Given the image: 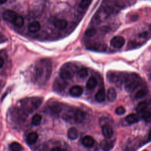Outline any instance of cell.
Returning <instances> with one entry per match:
<instances>
[{
  "mask_svg": "<svg viewBox=\"0 0 151 151\" xmlns=\"http://www.w3.org/2000/svg\"><path fill=\"white\" fill-rule=\"evenodd\" d=\"M51 73V66L50 61L41 60L36 67V75L37 78L42 83L48 80Z\"/></svg>",
  "mask_w": 151,
  "mask_h": 151,
  "instance_id": "obj_1",
  "label": "cell"
},
{
  "mask_svg": "<svg viewBox=\"0 0 151 151\" xmlns=\"http://www.w3.org/2000/svg\"><path fill=\"white\" fill-rule=\"evenodd\" d=\"M139 83L140 78L137 75L135 74L128 75L125 79V89L127 91H132L139 86Z\"/></svg>",
  "mask_w": 151,
  "mask_h": 151,
  "instance_id": "obj_2",
  "label": "cell"
},
{
  "mask_svg": "<svg viewBox=\"0 0 151 151\" xmlns=\"http://www.w3.org/2000/svg\"><path fill=\"white\" fill-rule=\"evenodd\" d=\"M75 73L74 65L71 64H66L63 65L60 71V76L64 80H69L71 78Z\"/></svg>",
  "mask_w": 151,
  "mask_h": 151,
  "instance_id": "obj_3",
  "label": "cell"
},
{
  "mask_svg": "<svg viewBox=\"0 0 151 151\" xmlns=\"http://www.w3.org/2000/svg\"><path fill=\"white\" fill-rule=\"evenodd\" d=\"M31 104H24V108L28 111L31 112L37 109L41 104L42 99L39 98H32L27 100Z\"/></svg>",
  "mask_w": 151,
  "mask_h": 151,
  "instance_id": "obj_4",
  "label": "cell"
},
{
  "mask_svg": "<svg viewBox=\"0 0 151 151\" xmlns=\"http://www.w3.org/2000/svg\"><path fill=\"white\" fill-rule=\"evenodd\" d=\"M67 83L66 82L65 80H64L61 77L60 78H57L54 81L53 88L55 91L60 92L64 90V89L67 86Z\"/></svg>",
  "mask_w": 151,
  "mask_h": 151,
  "instance_id": "obj_5",
  "label": "cell"
},
{
  "mask_svg": "<svg viewBox=\"0 0 151 151\" xmlns=\"http://www.w3.org/2000/svg\"><path fill=\"white\" fill-rule=\"evenodd\" d=\"M124 43L125 40L122 36H115L110 40V45L115 48H120L124 45Z\"/></svg>",
  "mask_w": 151,
  "mask_h": 151,
  "instance_id": "obj_6",
  "label": "cell"
},
{
  "mask_svg": "<svg viewBox=\"0 0 151 151\" xmlns=\"http://www.w3.org/2000/svg\"><path fill=\"white\" fill-rule=\"evenodd\" d=\"M87 48L92 51H104L107 48V45L103 43H91L87 45Z\"/></svg>",
  "mask_w": 151,
  "mask_h": 151,
  "instance_id": "obj_7",
  "label": "cell"
},
{
  "mask_svg": "<svg viewBox=\"0 0 151 151\" xmlns=\"http://www.w3.org/2000/svg\"><path fill=\"white\" fill-rule=\"evenodd\" d=\"M85 119V113L81 109H76L73 113V120L77 123L83 122Z\"/></svg>",
  "mask_w": 151,
  "mask_h": 151,
  "instance_id": "obj_8",
  "label": "cell"
},
{
  "mask_svg": "<svg viewBox=\"0 0 151 151\" xmlns=\"http://www.w3.org/2000/svg\"><path fill=\"white\" fill-rule=\"evenodd\" d=\"M18 14L16 12H15L13 10L11 9H7L2 14V17L3 18L8 21L9 22H13L15 18L17 17Z\"/></svg>",
  "mask_w": 151,
  "mask_h": 151,
  "instance_id": "obj_9",
  "label": "cell"
},
{
  "mask_svg": "<svg viewBox=\"0 0 151 151\" xmlns=\"http://www.w3.org/2000/svg\"><path fill=\"white\" fill-rule=\"evenodd\" d=\"M82 144L86 147H92L94 145V139L90 135L85 136L82 139Z\"/></svg>",
  "mask_w": 151,
  "mask_h": 151,
  "instance_id": "obj_10",
  "label": "cell"
},
{
  "mask_svg": "<svg viewBox=\"0 0 151 151\" xmlns=\"http://www.w3.org/2000/svg\"><path fill=\"white\" fill-rule=\"evenodd\" d=\"M114 146V141L110 140L109 139L103 140L100 143V147L104 150H109Z\"/></svg>",
  "mask_w": 151,
  "mask_h": 151,
  "instance_id": "obj_11",
  "label": "cell"
},
{
  "mask_svg": "<svg viewBox=\"0 0 151 151\" xmlns=\"http://www.w3.org/2000/svg\"><path fill=\"white\" fill-rule=\"evenodd\" d=\"M83 93V88L80 86H74L70 90V94L73 97H79Z\"/></svg>",
  "mask_w": 151,
  "mask_h": 151,
  "instance_id": "obj_12",
  "label": "cell"
},
{
  "mask_svg": "<svg viewBox=\"0 0 151 151\" xmlns=\"http://www.w3.org/2000/svg\"><path fill=\"white\" fill-rule=\"evenodd\" d=\"M102 133L106 139H110L113 134V131L110 126L105 124L102 127Z\"/></svg>",
  "mask_w": 151,
  "mask_h": 151,
  "instance_id": "obj_13",
  "label": "cell"
},
{
  "mask_svg": "<svg viewBox=\"0 0 151 151\" xmlns=\"http://www.w3.org/2000/svg\"><path fill=\"white\" fill-rule=\"evenodd\" d=\"M41 25L38 21H33L29 23L28 25V30L30 32H36L40 30Z\"/></svg>",
  "mask_w": 151,
  "mask_h": 151,
  "instance_id": "obj_14",
  "label": "cell"
},
{
  "mask_svg": "<svg viewBox=\"0 0 151 151\" xmlns=\"http://www.w3.org/2000/svg\"><path fill=\"white\" fill-rule=\"evenodd\" d=\"M67 21L64 19H58L54 21V26L59 29H64L67 26Z\"/></svg>",
  "mask_w": 151,
  "mask_h": 151,
  "instance_id": "obj_15",
  "label": "cell"
},
{
  "mask_svg": "<svg viewBox=\"0 0 151 151\" xmlns=\"http://www.w3.org/2000/svg\"><path fill=\"white\" fill-rule=\"evenodd\" d=\"M106 99V93L104 88H100L95 95V99L98 102H103Z\"/></svg>",
  "mask_w": 151,
  "mask_h": 151,
  "instance_id": "obj_16",
  "label": "cell"
},
{
  "mask_svg": "<svg viewBox=\"0 0 151 151\" xmlns=\"http://www.w3.org/2000/svg\"><path fill=\"white\" fill-rule=\"evenodd\" d=\"M107 77L109 81L113 83H119L121 80L120 75H119V74L117 73H109L107 76Z\"/></svg>",
  "mask_w": 151,
  "mask_h": 151,
  "instance_id": "obj_17",
  "label": "cell"
},
{
  "mask_svg": "<svg viewBox=\"0 0 151 151\" xmlns=\"http://www.w3.org/2000/svg\"><path fill=\"white\" fill-rule=\"evenodd\" d=\"M67 136L68 139L71 140L76 139L78 136V133L77 129L74 127H72L70 128L67 132Z\"/></svg>",
  "mask_w": 151,
  "mask_h": 151,
  "instance_id": "obj_18",
  "label": "cell"
},
{
  "mask_svg": "<svg viewBox=\"0 0 151 151\" xmlns=\"http://www.w3.org/2000/svg\"><path fill=\"white\" fill-rule=\"evenodd\" d=\"M140 118L139 116L137 114H135V113L130 114L127 115L125 118L126 121L127 122H128L129 123H136V122H139L140 120Z\"/></svg>",
  "mask_w": 151,
  "mask_h": 151,
  "instance_id": "obj_19",
  "label": "cell"
},
{
  "mask_svg": "<svg viewBox=\"0 0 151 151\" xmlns=\"http://www.w3.org/2000/svg\"><path fill=\"white\" fill-rule=\"evenodd\" d=\"M38 137V134L35 132H32L29 133L28 134L27 137V141L28 144L32 145L37 142Z\"/></svg>",
  "mask_w": 151,
  "mask_h": 151,
  "instance_id": "obj_20",
  "label": "cell"
},
{
  "mask_svg": "<svg viewBox=\"0 0 151 151\" xmlns=\"http://www.w3.org/2000/svg\"><path fill=\"white\" fill-rule=\"evenodd\" d=\"M117 97V93L114 88L111 87L107 91V99L110 102L114 101Z\"/></svg>",
  "mask_w": 151,
  "mask_h": 151,
  "instance_id": "obj_21",
  "label": "cell"
},
{
  "mask_svg": "<svg viewBox=\"0 0 151 151\" xmlns=\"http://www.w3.org/2000/svg\"><path fill=\"white\" fill-rule=\"evenodd\" d=\"M97 84V81L96 79L94 77H91L88 80L86 83V87L88 90H92L96 87Z\"/></svg>",
  "mask_w": 151,
  "mask_h": 151,
  "instance_id": "obj_22",
  "label": "cell"
},
{
  "mask_svg": "<svg viewBox=\"0 0 151 151\" xmlns=\"http://www.w3.org/2000/svg\"><path fill=\"white\" fill-rule=\"evenodd\" d=\"M12 22L15 26L18 27H21L24 24V19L21 15H17Z\"/></svg>",
  "mask_w": 151,
  "mask_h": 151,
  "instance_id": "obj_23",
  "label": "cell"
},
{
  "mask_svg": "<svg viewBox=\"0 0 151 151\" xmlns=\"http://www.w3.org/2000/svg\"><path fill=\"white\" fill-rule=\"evenodd\" d=\"M9 149L12 151H20L23 149L22 146L19 143L16 142L11 143L9 146Z\"/></svg>",
  "mask_w": 151,
  "mask_h": 151,
  "instance_id": "obj_24",
  "label": "cell"
},
{
  "mask_svg": "<svg viewBox=\"0 0 151 151\" xmlns=\"http://www.w3.org/2000/svg\"><path fill=\"white\" fill-rule=\"evenodd\" d=\"M147 103L145 101H143L139 103V104L136 107V110L138 113H142L143 111L146 110V109H147Z\"/></svg>",
  "mask_w": 151,
  "mask_h": 151,
  "instance_id": "obj_25",
  "label": "cell"
},
{
  "mask_svg": "<svg viewBox=\"0 0 151 151\" xmlns=\"http://www.w3.org/2000/svg\"><path fill=\"white\" fill-rule=\"evenodd\" d=\"M42 120V116L40 114H35L32 118V124L34 126L39 125Z\"/></svg>",
  "mask_w": 151,
  "mask_h": 151,
  "instance_id": "obj_26",
  "label": "cell"
},
{
  "mask_svg": "<svg viewBox=\"0 0 151 151\" xmlns=\"http://www.w3.org/2000/svg\"><path fill=\"white\" fill-rule=\"evenodd\" d=\"M147 93V91L145 89H141L137 91V93L135 94V98L136 99H141L146 96Z\"/></svg>",
  "mask_w": 151,
  "mask_h": 151,
  "instance_id": "obj_27",
  "label": "cell"
},
{
  "mask_svg": "<svg viewBox=\"0 0 151 151\" xmlns=\"http://www.w3.org/2000/svg\"><path fill=\"white\" fill-rule=\"evenodd\" d=\"M91 2L92 0H81L79 4V6L80 8L84 9L88 7L91 4Z\"/></svg>",
  "mask_w": 151,
  "mask_h": 151,
  "instance_id": "obj_28",
  "label": "cell"
},
{
  "mask_svg": "<svg viewBox=\"0 0 151 151\" xmlns=\"http://www.w3.org/2000/svg\"><path fill=\"white\" fill-rule=\"evenodd\" d=\"M87 75H88V70L87 68H83L80 69L78 71V76L80 78H85L87 76Z\"/></svg>",
  "mask_w": 151,
  "mask_h": 151,
  "instance_id": "obj_29",
  "label": "cell"
},
{
  "mask_svg": "<svg viewBox=\"0 0 151 151\" xmlns=\"http://www.w3.org/2000/svg\"><path fill=\"white\" fill-rule=\"evenodd\" d=\"M96 33V29L94 28H90L87 29L86 32H85V34L86 36L87 37H93V35H94Z\"/></svg>",
  "mask_w": 151,
  "mask_h": 151,
  "instance_id": "obj_30",
  "label": "cell"
},
{
  "mask_svg": "<svg viewBox=\"0 0 151 151\" xmlns=\"http://www.w3.org/2000/svg\"><path fill=\"white\" fill-rule=\"evenodd\" d=\"M142 119L147 122H150V113L149 111H144L142 112Z\"/></svg>",
  "mask_w": 151,
  "mask_h": 151,
  "instance_id": "obj_31",
  "label": "cell"
},
{
  "mask_svg": "<svg viewBox=\"0 0 151 151\" xmlns=\"http://www.w3.org/2000/svg\"><path fill=\"white\" fill-rule=\"evenodd\" d=\"M115 112L118 115H122L123 114L125 113L126 112V110L124 109V107L123 106H119L118 107L116 108V110H115Z\"/></svg>",
  "mask_w": 151,
  "mask_h": 151,
  "instance_id": "obj_32",
  "label": "cell"
},
{
  "mask_svg": "<svg viewBox=\"0 0 151 151\" xmlns=\"http://www.w3.org/2000/svg\"><path fill=\"white\" fill-rule=\"evenodd\" d=\"M6 40L7 39L6 37L2 32H0V44L5 42V41H6Z\"/></svg>",
  "mask_w": 151,
  "mask_h": 151,
  "instance_id": "obj_33",
  "label": "cell"
},
{
  "mask_svg": "<svg viewBox=\"0 0 151 151\" xmlns=\"http://www.w3.org/2000/svg\"><path fill=\"white\" fill-rule=\"evenodd\" d=\"M4 64V60H3L2 58L0 57V68H1V67L3 66Z\"/></svg>",
  "mask_w": 151,
  "mask_h": 151,
  "instance_id": "obj_34",
  "label": "cell"
},
{
  "mask_svg": "<svg viewBox=\"0 0 151 151\" xmlns=\"http://www.w3.org/2000/svg\"><path fill=\"white\" fill-rule=\"evenodd\" d=\"M52 150H62L63 149L62 148H60V147H55V148H53L51 149Z\"/></svg>",
  "mask_w": 151,
  "mask_h": 151,
  "instance_id": "obj_35",
  "label": "cell"
},
{
  "mask_svg": "<svg viewBox=\"0 0 151 151\" xmlns=\"http://www.w3.org/2000/svg\"><path fill=\"white\" fill-rule=\"evenodd\" d=\"M6 1H7V0H0V4H4V3H5Z\"/></svg>",
  "mask_w": 151,
  "mask_h": 151,
  "instance_id": "obj_36",
  "label": "cell"
},
{
  "mask_svg": "<svg viewBox=\"0 0 151 151\" xmlns=\"http://www.w3.org/2000/svg\"><path fill=\"white\" fill-rule=\"evenodd\" d=\"M0 21H1V18H0Z\"/></svg>",
  "mask_w": 151,
  "mask_h": 151,
  "instance_id": "obj_37",
  "label": "cell"
}]
</instances>
